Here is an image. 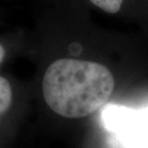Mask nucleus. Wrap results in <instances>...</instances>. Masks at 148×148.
Returning <instances> with one entry per match:
<instances>
[{
  "label": "nucleus",
  "mask_w": 148,
  "mask_h": 148,
  "mask_svg": "<svg viewBox=\"0 0 148 148\" xmlns=\"http://www.w3.org/2000/svg\"><path fill=\"white\" fill-rule=\"evenodd\" d=\"M115 81L110 69L95 62L59 58L47 67L42 93L47 106L67 119H81L106 106Z\"/></svg>",
  "instance_id": "f257e3e1"
},
{
  "label": "nucleus",
  "mask_w": 148,
  "mask_h": 148,
  "mask_svg": "<svg viewBox=\"0 0 148 148\" xmlns=\"http://www.w3.org/2000/svg\"><path fill=\"white\" fill-rule=\"evenodd\" d=\"M95 5L108 13H116L120 11L123 0H90Z\"/></svg>",
  "instance_id": "20e7f679"
},
{
  "label": "nucleus",
  "mask_w": 148,
  "mask_h": 148,
  "mask_svg": "<svg viewBox=\"0 0 148 148\" xmlns=\"http://www.w3.org/2000/svg\"><path fill=\"white\" fill-rule=\"evenodd\" d=\"M102 123L124 148H148V106L132 109L108 104L102 111Z\"/></svg>",
  "instance_id": "f03ea898"
},
{
  "label": "nucleus",
  "mask_w": 148,
  "mask_h": 148,
  "mask_svg": "<svg viewBox=\"0 0 148 148\" xmlns=\"http://www.w3.org/2000/svg\"><path fill=\"white\" fill-rule=\"evenodd\" d=\"M12 87L5 77L0 76V123L12 104Z\"/></svg>",
  "instance_id": "7ed1b4c3"
},
{
  "label": "nucleus",
  "mask_w": 148,
  "mask_h": 148,
  "mask_svg": "<svg viewBox=\"0 0 148 148\" xmlns=\"http://www.w3.org/2000/svg\"><path fill=\"white\" fill-rule=\"evenodd\" d=\"M5 56V49L3 48V46L0 44V65H1V63L3 62Z\"/></svg>",
  "instance_id": "39448f33"
}]
</instances>
